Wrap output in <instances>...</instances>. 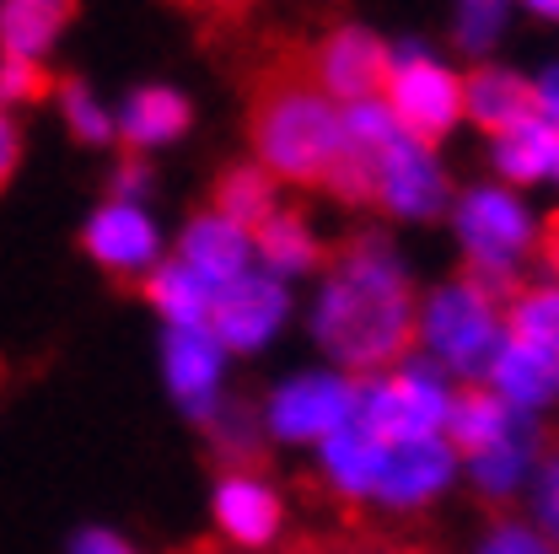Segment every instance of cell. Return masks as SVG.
Returning a JSON list of instances; mask_svg holds the SVG:
<instances>
[{
    "mask_svg": "<svg viewBox=\"0 0 559 554\" xmlns=\"http://www.w3.org/2000/svg\"><path fill=\"white\" fill-rule=\"evenodd\" d=\"M318 81L329 97H345V103H371L377 92H388V70H393V55L377 33L366 27H340L329 33L318 49Z\"/></svg>",
    "mask_w": 559,
    "mask_h": 554,
    "instance_id": "30bf717a",
    "label": "cell"
},
{
    "mask_svg": "<svg viewBox=\"0 0 559 554\" xmlns=\"http://www.w3.org/2000/svg\"><path fill=\"white\" fill-rule=\"evenodd\" d=\"M215 522L231 544L242 550H264L280 533V500L270 485H259L253 474H226L215 490Z\"/></svg>",
    "mask_w": 559,
    "mask_h": 554,
    "instance_id": "5bb4252c",
    "label": "cell"
},
{
    "mask_svg": "<svg viewBox=\"0 0 559 554\" xmlns=\"http://www.w3.org/2000/svg\"><path fill=\"white\" fill-rule=\"evenodd\" d=\"M285 323V291L275 275H242L215 291L210 302V340L231 350H259Z\"/></svg>",
    "mask_w": 559,
    "mask_h": 554,
    "instance_id": "ba28073f",
    "label": "cell"
},
{
    "mask_svg": "<svg viewBox=\"0 0 559 554\" xmlns=\"http://www.w3.org/2000/svg\"><path fill=\"white\" fill-rule=\"evenodd\" d=\"M388 108H393L399 130L430 151L436 140L463 119V81L447 66H436L430 55L409 49L388 70Z\"/></svg>",
    "mask_w": 559,
    "mask_h": 554,
    "instance_id": "3957f363",
    "label": "cell"
},
{
    "mask_svg": "<svg viewBox=\"0 0 559 554\" xmlns=\"http://www.w3.org/2000/svg\"><path fill=\"white\" fill-rule=\"evenodd\" d=\"M506 340H522V345H538L559 355V285H549V291H522L506 307Z\"/></svg>",
    "mask_w": 559,
    "mask_h": 554,
    "instance_id": "83f0119b",
    "label": "cell"
},
{
    "mask_svg": "<svg viewBox=\"0 0 559 554\" xmlns=\"http://www.w3.org/2000/svg\"><path fill=\"white\" fill-rule=\"evenodd\" d=\"M248 140L259 167L296 189H323L345 156V114L318 81L301 38H275L248 75Z\"/></svg>",
    "mask_w": 559,
    "mask_h": 554,
    "instance_id": "7a4b0ae2",
    "label": "cell"
},
{
    "mask_svg": "<svg viewBox=\"0 0 559 554\" xmlns=\"http://www.w3.org/2000/svg\"><path fill=\"white\" fill-rule=\"evenodd\" d=\"M16 156H22V140H16V125H11L5 108H0V189H5V178L16 173Z\"/></svg>",
    "mask_w": 559,
    "mask_h": 554,
    "instance_id": "8d00e7d4",
    "label": "cell"
},
{
    "mask_svg": "<svg viewBox=\"0 0 559 554\" xmlns=\"http://www.w3.org/2000/svg\"><path fill=\"white\" fill-rule=\"evenodd\" d=\"M489 377H495V393L506 404H522V410H538L559 393V355L538 345H522V340H500L495 361H489Z\"/></svg>",
    "mask_w": 559,
    "mask_h": 554,
    "instance_id": "2e32d148",
    "label": "cell"
},
{
    "mask_svg": "<svg viewBox=\"0 0 559 554\" xmlns=\"http://www.w3.org/2000/svg\"><path fill=\"white\" fill-rule=\"evenodd\" d=\"M290 554H393V539H371L360 528L349 533H323V539H301Z\"/></svg>",
    "mask_w": 559,
    "mask_h": 554,
    "instance_id": "d6a6232c",
    "label": "cell"
},
{
    "mask_svg": "<svg viewBox=\"0 0 559 554\" xmlns=\"http://www.w3.org/2000/svg\"><path fill=\"white\" fill-rule=\"evenodd\" d=\"M555 178H559V162H555Z\"/></svg>",
    "mask_w": 559,
    "mask_h": 554,
    "instance_id": "7bdbcfd3",
    "label": "cell"
},
{
    "mask_svg": "<svg viewBox=\"0 0 559 554\" xmlns=\"http://www.w3.org/2000/svg\"><path fill=\"white\" fill-rule=\"evenodd\" d=\"M495 162L511 184H538V178H555V162H559V125L549 119H533L522 130L495 140Z\"/></svg>",
    "mask_w": 559,
    "mask_h": 554,
    "instance_id": "d4e9b609",
    "label": "cell"
},
{
    "mask_svg": "<svg viewBox=\"0 0 559 554\" xmlns=\"http://www.w3.org/2000/svg\"><path fill=\"white\" fill-rule=\"evenodd\" d=\"M457 237L468 248V264L516 270V259L533 248V221L506 189H474L457 205Z\"/></svg>",
    "mask_w": 559,
    "mask_h": 554,
    "instance_id": "52a82bcc",
    "label": "cell"
},
{
    "mask_svg": "<svg viewBox=\"0 0 559 554\" xmlns=\"http://www.w3.org/2000/svg\"><path fill=\"white\" fill-rule=\"evenodd\" d=\"M533 511H538V522H544V539H549V544H559V458H549V463L538 469Z\"/></svg>",
    "mask_w": 559,
    "mask_h": 554,
    "instance_id": "e575fe53",
    "label": "cell"
},
{
    "mask_svg": "<svg viewBox=\"0 0 559 554\" xmlns=\"http://www.w3.org/2000/svg\"><path fill=\"white\" fill-rule=\"evenodd\" d=\"M49 92H55V75L38 66V60H16V55H5V60H0V108L44 103Z\"/></svg>",
    "mask_w": 559,
    "mask_h": 554,
    "instance_id": "4dcf8cb0",
    "label": "cell"
},
{
    "mask_svg": "<svg viewBox=\"0 0 559 554\" xmlns=\"http://www.w3.org/2000/svg\"><path fill=\"white\" fill-rule=\"evenodd\" d=\"M360 410V388L349 377H296L270 404V431L285 441H329Z\"/></svg>",
    "mask_w": 559,
    "mask_h": 554,
    "instance_id": "8992f818",
    "label": "cell"
},
{
    "mask_svg": "<svg viewBox=\"0 0 559 554\" xmlns=\"http://www.w3.org/2000/svg\"><path fill=\"white\" fill-rule=\"evenodd\" d=\"M140 291L151 296V307H156L173 329H210V302H215V291H210L189 264H162V270H151V280H145Z\"/></svg>",
    "mask_w": 559,
    "mask_h": 554,
    "instance_id": "7402d4cb",
    "label": "cell"
},
{
    "mask_svg": "<svg viewBox=\"0 0 559 554\" xmlns=\"http://www.w3.org/2000/svg\"><path fill=\"white\" fill-rule=\"evenodd\" d=\"M60 108H66V119H70V135L75 140H86V145H103V140L114 135V119L97 108V97L75 81V75H66L60 81Z\"/></svg>",
    "mask_w": 559,
    "mask_h": 554,
    "instance_id": "f1b7e54d",
    "label": "cell"
},
{
    "mask_svg": "<svg viewBox=\"0 0 559 554\" xmlns=\"http://www.w3.org/2000/svg\"><path fill=\"white\" fill-rule=\"evenodd\" d=\"M393 554H425L419 544H393Z\"/></svg>",
    "mask_w": 559,
    "mask_h": 554,
    "instance_id": "b9f144b4",
    "label": "cell"
},
{
    "mask_svg": "<svg viewBox=\"0 0 559 554\" xmlns=\"http://www.w3.org/2000/svg\"><path fill=\"white\" fill-rule=\"evenodd\" d=\"M205 431L215 441V458L231 463L237 474L248 469H264V441H259V420H248L242 404H226V410H210L205 415Z\"/></svg>",
    "mask_w": 559,
    "mask_h": 554,
    "instance_id": "4316f807",
    "label": "cell"
},
{
    "mask_svg": "<svg viewBox=\"0 0 559 554\" xmlns=\"http://www.w3.org/2000/svg\"><path fill=\"white\" fill-rule=\"evenodd\" d=\"M538 254H544V264L559 275V215L544 221V237H538Z\"/></svg>",
    "mask_w": 559,
    "mask_h": 554,
    "instance_id": "ab89813d",
    "label": "cell"
},
{
    "mask_svg": "<svg viewBox=\"0 0 559 554\" xmlns=\"http://www.w3.org/2000/svg\"><path fill=\"white\" fill-rule=\"evenodd\" d=\"M75 554H135L124 539H114V533H81L75 539Z\"/></svg>",
    "mask_w": 559,
    "mask_h": 554,
    "instance_id": "74e56055",
    "label": "cell"
},
{
    "mask_svg": "<svg viewBox=\"0 0 559 554\" xmlns=\"http://www.w3.org/2000/svg\"><path fill=\"white\" fill-rule=\"evenodd\" d=\"M463 114L485 130V135H511L522 125L538 119V86H527L511 70H474L463 81Z\"/></svg>",
    "mask_w": 559,
    "mask_h": 554,
    "instance_id": "8fae6325",
    "label": "cell"
},
{
    "mask_svg": "<svg viewBox=\"0 0 559 554\" xmlns=\"http://www.w3.org/2000/svg\"><path fill=\"white\" fill-rule=\"evenodd\" d=\"M527 5H533L538 16H555V22H559V0H527Z\"/></svg>",
    "mask_w": 559,
    "mask_h": 554,
    "instance_id": "60d3db41",
    "label": "cell"
},
{
    "mask_svg": "<svg viewBox=\"0 0 559 554\" xmlns=\"http://www.w3.org/2000/svg\"><path fill=\"white\" fill-rule=\"evenodd\" d=\"M377 205L393 215H415V221L447 210V178L419 140L399 135L377 151Z\"/></svg>",
    "mask_w": 559,
    "mask_h": 554,
    "instance_id": "9c48e42d",
    "label": "cell"
},
{
    "mask_svg": "<svg viewBox=\"0 0 559 554\" xmlns=\"http://www.w3.org/2000/svg\"><path fill=\"white\" fill-rule=\"evenodd\" d=\"M382 463H388V441H377L360 420H349L345 431H334L323 441V474H329V485L340 490L345 500L377 495Z\"/></svg>",
    "mask_w": 559,
    "mask_h": 554,
    "instance_id": "e0dca14e",
    "label": "cell"
},
{
    "mask_svg": "<svg viewBox=\"0 0 559 554\" xmlns=\"http://www.w3.org/2000/svg\"><path fill=\"white\" fill-rule=\"evenodd\" d=\"M522 420L516 410L500 399V393H485V388H463L452 404H447V436L463 458H479L489 447H500Z\"/></svg>",
    "mask_w": 559,
    "mask_h": 554,
    "instance_id": "ac0fdd59",
    "label": "cell"
},
{
    "mask_svg": "<svg viewBox=\"0 0 559 554\" xmlns=\"http://www.w3.org/2000/svg\"><path fill=\"white\" fill-rule=\"evenodd\" d=\"M538 119H549V125H559V70L538 86Z\"/></svg>",
    "mask_w": 559,
    "mask_h": 554,
    "instance_id": "f35d334b",
    "label": "cell"
},
{
    "mask_svg": "<svg viewBox=\"0 0 559 554\" xmlns=\"http://www.w3.org/2000/svg\"><path fill=\"white\" fill-rule=\"evenodd\" d=\"M533 452H538V431L522 420L500 447H489V452L474 458V485L485 490V495H495V500H500V495H511V490L522 485V474L533 469Z\"/></svg>",
    "mask_w": 559,
    "mask_h": 554,
    "instance_id": "484cf974",
    "label": "cell"
},
{
    "mask_svg": "<svg viewBox=\"0 0 559 554\" xmlns=\"http://www.w3.org/2000/svg\"><path fill=\"white\" fill-rule=\"evenodd\" d=\"M210 215H221V221H231V226H242L248 237L275 215V178L264 173V167H226L221 178H215V195H210Z\"/></svg>",
    "mask_w": 559,
    "mask_h": 554,
    "instance_id": "44dd1931",
    "label": "cell"
},
{
    "mask_svg": "<svg viewBox=\"0 0 559 554\" xmlns=\"http://www.w3.org/2000/svg\"><path fill=\"white\" fill-rule=\"evenodd\" d=\"M253 248L264 254V264H270L275 275H307V270L323 264V248H318V237L307 232V221H301L296 210H275V215L253 232Z\"/></svg>",
    "mask_w": 559,
    "mask_h": 554,
    "instance_id": "cb8c5ba5",
    "label": "cell"
},
{
    "mask_svg": "<svg viewBox=\"0 0 559 554\" xmlns=\"http://www.w3.org/2000/svg\"><path fill=\"white\" fill-rule=\"evenodd\" d=\"M495 318H500V313L489 307L485 296L457 280V285H447V291L430 296L419 334H425V345L436 350L452 372L479 377V372H489V361H495V350H500Z\"/></svg>",
    "mask_w": 559,
    "mask_h": 554,
    "instance_id": "277c9868",
    "label": "cell"
},
{
    "mask_svg": "<svg viewBox=\"0 0 559 554\" xmlns=\"http://www.w3.org/2000/svg\"><path fill=\"white\" fill-rule=\"evenodd\" d=\"M447 480H452V447H441L436 436L430 441H404V447H388L377 495L388 506L409 511V506H425Z\"/></svg>",
    "mask_w": 559,
    "mask_h": 554,
    "instance_id": "7c38bea8",
    "label": "cell"
},
{
    "mask_svg": "<svg viewBox=\"0 0 559 554\" xmlns=\"http://www.w3.org/2000/svg\"><path fill=\"white\" fill-rule=\"evenodd\" d=\"M248 254H253V237H248L242 226H231V221H221V215H200V221H189V232H183V259H178V264H189L210 291H221V285L248 275Z\"/></svg>",
    "mask_w": 559,
    "mask_h": 554,
    "instance_id": "9a60e30c",
    "label": "cell"
},
{
    "mask_svg": "<svg viewBox=\"0 0 559 554\" xmlns=\"http://www.w3.org/2000/svg\"><path fill=\"white\" fill-rule=\"evenodd\" d=\"M70 16L75 0H0V49L16 60H44Z\"/></svg>",
    "mask_w": 559,
    "mask_h": 554,
    "instance_id": "ffe728a7",
    "label": "cell"
},
{
    "mask_svg": "<svg viewBox=\"0 0 559 554\" xmlns=\"http://www.w3.org/2000/svg\"><path fill=\"white\" fill-rule=\"evenodd\" d=\"M167 5H178L200 27V44H215L221 33H237L259 0H167Z\"/></svg>",
    "mask_w": 559,
    "mask_h": 554,
    "instance_id": "f546056e",
    "label": "cell"
},
{
    "mask_svg": "<svg viewBox=\"0 0 559 554\" xmlns=\"http://www.w3.org/2000/svg\"><path fill=\"white\" fill-rule=\"evenodd\" d=\"M479 554H559L544 533H533V528H516V522H500L495 533L485 539V550Z\"/></svg>",
    "mask_w": 559,
    "mask_h": 554,
    "instance_id": "836d02e7",
    "label": "cell"
},
{
    "mask_svg": "<svg viewBox=\"0 0 559 554\" xmlns=\"http://www.w3.org/2000/svg\"><path fill=\"white\" fill-rule=\"evenodd\" d=\"M86 254L103 264V270H114V275H135L145 270L151 259H156V226L140 215L135 205H108L97 210L92 221H86Z\"/></svg>",
    "mask_w": 559,
    "mask_h": 554,
    "instance_id": "4fadbf2b",
    "label": "cell"
},
{
    "mask_svg": "<svg viewBox=\"0 0 559 554\" xmlns=\"http://www.w3.org/2000/svg\"><path fill=\"white\" fill-rule=\"evenodd\" d=\"M183 130H189V103L178 92H167V86L135 92L124 103V114H119V135L130 140V156L145 151V145H162V140L183 135Z\"/></svg>",
    "mask_w": 559,
    "mask_h": 554,
    "instance_id": "603a6c76",
    "label": "cell"
},
{
    "mask_svg": "<svg viewBox=\"0 0 559 554\" xmlns=\"http://www.w3.org/2000/svg\"><path fill=\"white\" fill-rule=\"evenodd\" d=\"M355 420L388 447L430 441L436 425H447V393L419 372H399V377H382L371 393H360Z\"/></svg>",
    "mask_w": 559,
    "mask_h": 554,
    "instance_id": "5b68a950",
    "label": "cell"
},
{
    "mask_svg": "<svg viewBox=\"0 0 559 554\" xmlns=\"http://www.w3.org/2000/svg\"><path fill=\"white\" fill-rule=\"evenodd\" d=\"M323 264H329V291L312 318L323 350L355 377L393 372L419 340V318L409 275L393 259L388 237L377 232L345 237L334 254H323Z\"/></svg>",
    "mask_w": 559,
    "mask_h": 554,
    "instance_id": "6da1fadb",
    "label": "cell"
},
{
    "mask_svg": "<svg viewBox=\"0 0 559 554\" xmlns=\"http://www.w3.org/2000/svg\"><path fill=\"white\" fill-rule=\"evenodd\" d=\"M145 184H151V178H145V162H140V156H124V167H119V178H114V205H135V195Z\"/></svg>",
    "mask_w": 559,
    "mask_h": 554,
    "instance_id": "d590c367",
    "label": "cell"
},
{
    "mask_svg": "<svg viewBox=\"0 0 559 554\" xmlns=\"http://www.w3.org/2000/svg\"><path fill=\"white\" fill-rule=\"evenodd\" d=\"M506 22V0H463L457 11V44L463 49H489Z\"/></svg>",
    "mask_w": 559,
    "mask_h": 554,
    "instance_id": "1f68e13d",
    "label": "cell"
},
{
    "mask_svg": "<svg viewBox=\"0 0 559 554\" xmlns=\"http://www.w3.org/2000/svg\"><path fill=\"white\" fill-rule=\"evenodd\" d=\"M167 377H173L178 404H189L194 415L205 420L215 377H221V345L210 340L205 329H173L167 334Z\"/></svg>",
    "mask_w": 559,
    "mask_h": 554,
    "instance_id": "d6986e66",
    "label": "cell"
}]
</instances>
